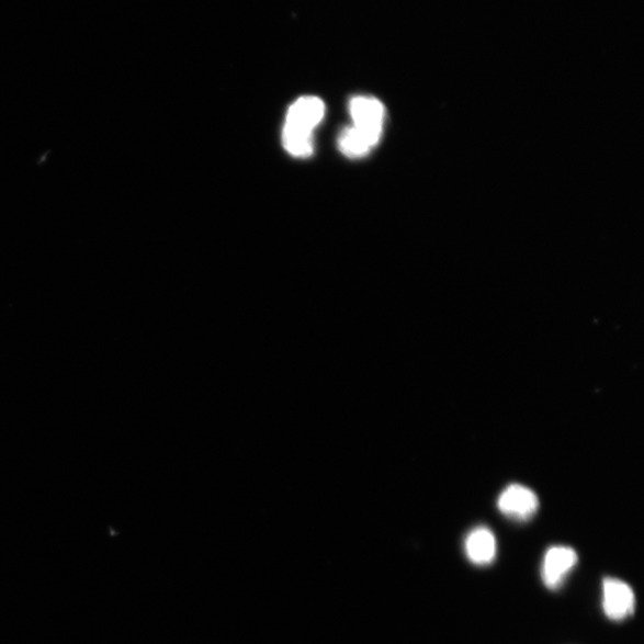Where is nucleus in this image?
I'll return each instance as SVG.
<instances>
[{"instance_id": "39448f33", "label": "nucleus", "mask_w": 644, "mask_h": 644, "mask_svg": "<svg viewBox=\"0 0 644 644\" xmlns=\"http://www.w3.org/2000/svg\"><path fill=\"white\" fill-rule=\"evenodd\" d=\"M498 507L505 516L522 522L538 512L540 501L530 488L522 485H511L501 493Z\"/></svg>"}, {"instance_id": "423d86ee", "label": "nucleus", "mask_w": 644, "mask_h": 644, "mask_svg": "<svg viewBox=\"0 0 644 644\" xmlns=\"http://www.w3.org/2000/svg\"><path fill=\"white\" fill-rule=\"evenodd\" d=\"M465 554L472 564L488 566L497 556V541L495 534L487 528H476L465 540Z\"/></svg>"}, {"instance_id": "20e7f679", "label": "nucleus", "mask_w": 644, "mask_h": 644, "mask_svg": "<svg viewBox=\"0 0 644 644\" xmlns=\"http://www.w3.org/2000/svg\"><path fill=\"white\" fill-rule=\"evenodd\" d=\"M350 114L353 120V127L380 142L386 109L379 100L366 98V95H358L350 102Z\"/></svg>"}, {"instance_id": "f03ea898", "label": "nucleus", "mask_w": 644, "mask_h": 644, "mask_svg": "<svg viewBox=\"0 0 644 644\" xmlns=\"http://www.w3.org/2000/svg\"><path fill=\"white\" fill-rule=\"evenodd\" d=\"M636 597L626 583L606 578L602 580V610L609 620L622 622L635 612Z\"/></svg>"}, {"instance_id": "7ed1b4c3", "label": "nucleus", "mask_w": 644, "mask_h": 644, "mask_svg": "<svg viewBox=\"0 0 644 644\" xmlns=\"http://www.w3.org/2000/svg\"><path fill=\"white\" fill-rule=\"evenodd\" d=\"M578 554L573 547L557 545L544 555L541 577L546 588L558 589L566 581L569 573L578 565Z\"/></svg>"}, {"instance_id": "0eeeda50", "label": "nucleus", "mask_w": 644, "mask_h": 644, "mask_svg": "<svg viewBox=\"0 0 644 644\" xmlns=\"http://www.w3.org/2000/svg\"><path fill=\"white\" fill-rule=\"evenodd\" d=\"M377 143L379 140L374 139L373 136H370L353 126L342 131L339 136V148L341 154L349 158H361L366 156Z\"/></svg>"}, {"instance_id": "f257e3e1", "label": "nucleus", "mask_w": 644, "mask_h": 644, "mask_svg": "<svg viewBox=\"0 0 644 644\" xmlns=\"http://www.w3.org/2000/svg\"><path fill=\"white\" fill-rule=\"evenodd\" d=\"M325 115V104L318 98L306 95L297 100L286 115L283 134L313 139V131L319 126Z\"/></svg>"}]
</instances>
